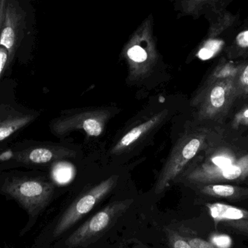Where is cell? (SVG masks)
Instances as JSON below:
<instances>
[{"instance_id":"cell-13","label":"cell","mask_w":248,"mask_h":248,"mask_svg":"<svg viewBox=\"0 0 248 248\" xmlns=\"http://www.w3.org/2000/svg\"><path fill=\"white\" fill-rule=\"evenodd\" d=\"M243 65L234 64L233 62L221 61L217 68L211 73L205 81L204 86L209 85L216 81L224 80H235L241 71Z\"/></svg>"},{"instance_id":"cell-18","label":"cell","mask_w":248,"mask_h":248,"mask_svg":"<svg viewBox=\"0 0 248 248\" xmlns=\"http://www.w3.org/2000/svg\"><path fill=\"white\" fill-rule=\"evenodd\" d=\"M185 233L186 235L183 236L192 248H216L213 246L212 243H209L201 237L189 235L188 234L187 232L185 231Z\"/></svg>"},{"instance_id":"cell-2","label":"cell","mask_w":248,"mask_h":248,"mask_svg":"<svg viewBox=\"0 0 248 248\" xmlns=\"http://www.w3.org/2000/svg\"><path fill=\"white\" fill-rule=\"evenodd\" d=\"M34 25L31 0H0V46L7 49L12 61L31 49Z\"/></svg>"},{"instance_id":"cell-22","label":"cell","mask_w":248,"mask_h":248,"mask_svg":"<svg viewBox=\"0 0 248 248\" xmlns=\"http://www.w3.org/2000/svg\"><path fill=\"white\" fill-rule=\"evenodd\" d=\"M236 43H237L238 47L241 49H248V30L244 31L237 35L236 39Z\"/></svg>"},{"instance_id":"cell-11","label":"cell","mask_w":248,"mask_h":248,"mask_svg":"<svg viewBox=\"0 0 248 248\" xmlns=\"http://www.w3.org/2000/svg\"><path fill=\"white\" fill-rule=\"evenodd\" d=\"M34 119L33 114L17 111L10 106H0V141L24 128Z\"/></svg>"},{"instance_id":"cell-8","label":"cell","mask_w":248,"mask_h":248,"mask_svg":"<svg viewBox=\"0 0 248 248\" xmlns=\"http://www.w3.org/2000/svg\"><path fill=\"white\" fill-rule=\"evenodd\" d=\"M76 152L60 146H38L28 147L13 153V158L26 165H46L60 159L72 157Z\"/></svg>"},{"instance_id":"cell-21","label":"cell","mask_w":248,"mask_h":248,"mask_svg":"<svg viewBox=\"0 0 248 248\" xmlns=\"http://www.w3.org/2000/svg\"><path fill=\"white\" fill-rule=\"evenodd\" d=\"M12 61L7 49L0 46V79Z\"/></svg>"},{"instance_id":"cell-1","label":"cell","mask_w":248,"mask_h":248,"mask_svg":"<svg viewBox=\"0 0 248 248\" xmlns=\"http://www.w3.org/2000/svg\"><path fill=\"white\" fill-rule=\"evenodd\" d=\"M186 181L197 185L248 181V153L219 146L197 155L182 173Z\"/></svg>"},{"instance_id":"cell-4","label":"cell","mask_w":248,"mask_h":248,"mask_svg":"<svg viewBox=\"0 0 248 248\" xmlns=\"http://www.w3.org/2000/svg\"><path fill=\"white\" fill-rule=\"evenodd\" d=\"M208 134L202 130L183 134L175 144L163 166L155 185V193L163 192L172 182L182 174L188 165L202 151Z\"/></svg>"},{"instance_id":"cell-17","label":"cell","mask_w":248,"mask_h":248,"mask_svg":"<svg viewBox=\"0 0 248 248\" xmlns=\"http://www.w3.org/2000/svg\"><path fill=\"white\" fill-rule=\"evenodd\" d=\"M54 176L58 182H68L73 176L72 166L68 163H61L54 169Z\"/></svg>"},{"instance_id":"cell-20","label":"cell","mask_w":248,"mask_h":248,"mask_svg":"<svg viewBox=\"0 0 248 248\" xmlns=\"http://www.w3.org/2000/svg\"><path fill=\"white\" fill-rule=\"evenodd\" d=\"M233 125L236 128L240 126H248V106L242 108L235 115L233 121Z\"/></svg>"},{"instance_id":"cell-7","label":"cell","mask_w":248,"mask_h":248,"mask_svg":"<svg viewBox=\"0 0 248 248\" xmlns=\"http://www.w3.org/2000/svg\"><path fill=\"white\" fill-rule=\"evenodd\" d=\"M110 116L111 112L107 109L83 110L56 119L51 124V129L57 136L83 130L90 137H99Z\"/></svg>"},{"instance_id":"cell-10","label":"cell","mask_w":248,"mask_h":248,"mask_svg":"<svg viewBox=\"0 0 248 248\" xmlns=\"http://www.w3.org/2000/svg\"><path fill=\"white\" fill-rule=\"evenodd\" d=\"M168 113H169L168 110H162L160 113L154 115L148 120L130 129L113 146L111 150L112 154H119L134 145L147 133L150 132L153 128H156L159 124H161L167 116Z\"/></svg>"},{"instance_id":"cell-5","label":"cell","mask_w":248,"mask_h":248,"mask_svg":"<svg viewBox=\"0 0 248 248\" xmlns=\"http://www.w3.org/2000/svg\"><path fill=\"white\" fill-rule=\"evenodd\" d=\"M237 99L234 80L216 81L199 90L192 105L200 120H215L225 115Z\"/></svg>"},{"instance_id":"cell-3","label":"cell","mask_w":248,"mask_h":248,"mask_svg":"<svg viewBox=\"0 0 248 248\" xmlns=\"http://www.w3.org/2000/svg\"><path fill=\"white\" fill-rule=\"evenodd\" d=\"M0 192L14 200L26 211L27 221L19 237L30 232L55 195V185L39 178L13 177L0 186Z\"/></svg>"},{"instance_id":"cell-14","label":"cell","mask_w":248,"mask_h":248,"mask_svg":"<svg viewBox=\"0 0 248 248\" xmlns=\"http://www.w3.org/2000/svg\"><path fill=\"white\" fill-rule=\"evenodd\" d=\"M224 45L221 39H210L205 42L198 53V58L202 61H207L215 57Z\"/></svg>"},{"instance_id":"cell-19","label":"cell","mask_w":248,"mask_h":248,"mask_svg":"<svg viewBox=\"0 0 248 248\" xmlns=\"http://www.w3.org/2000/svg\"><path fill=\"white\" fill-rule=\"evenodd\" d=\"M232 239L224 234H218L211 237V243L216 248H230L232 246Z\"/></svg>"},{"instance_id":"cell-15","label":"cell","mask_w":248,"mask_h":248,"mask_svg":"<svg viewBox=\"0 0 248 248\" xmlns=\"http://www.w3.org/2000/svg\"><path fill=\"white\" fill-rule=\"evenodd\" d=\"M237 98H248V62L243 64L238 77L234 80Z\"/></svg>"},{"instance_id":"cell-23","label":"cell","mask_w":248,"mask_h":248,"mask_svg":"<svg viewBox=\"0 0 248 248\" xmlns=\"http://www.w3.org/2000/svg\"><path fill=\"white\" fill-rule=\"evenodd\" d=\"M0 248H1V245H0Z\"/></svg>"},{"instance_id":"cell-6","label":"cell","mask_w":248,"mask_h":248,"mask_svg":"<svg viewBox=\"0 0 248 248\" xmlns=\"http://www.w3.org/2000/svg\"><path fill=\"white\" fill-rule=\"evenodd\" d=\"M133 202L132 199H127L109 204L71 234L65 240V246L75 248L90 243L110 228L116 220L128 209Z\"/></svg>"},{"instance_id":"cell-9","label":"cell","mask_w":248,"mask_h":248,"mask_svg":"<svg viewBox=\"0 0 248 248\" xmlns=\"http://www.w3.org/2000/svg\"><path fill=\"white\" fill-rule=\"evenodd\" d=\"M206 206L217 224H223L239 234L248 235L247 210L221 202L208 203Z\"/></svg>"},{"instance_id":"cell-16","label":"cell","mask_w":248,"mask_h":248,"mask_svg":"<svg viewBox=\"0 0 248 248\" xmlns=\"http://www.w3.org/2000/svg\"><path fill=\"white\" fill-rule=\"evenodd\" d=\"M169 248H192L186 239L178 232L172 230L166 231Z\"/></svg>"},{"instance_id":"cell-12","label":"cell","mask_w":248,"mask_h":248,"mask_svg":"<svg viewBox=\"0 0 248 248\" xmlns=\"http://www.w3.org/2000/svg\"><path fill=\"white\" fill-rule=\"evenodd\" d=\"M201 193L214 198L229 200H243L248 198V188L229 184H210L200 186Z\"/></svg>"}]
</instances>
